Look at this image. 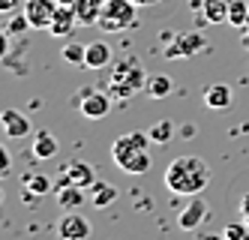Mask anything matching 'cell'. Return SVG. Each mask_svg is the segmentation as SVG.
<instances>
[{
  "label": "cell",
  "mask_w": 249,
  "mask_h": 240,
  "mask_svg": "<svg viewBox=\"0 0 249 240\" xmlns=\"http://www.w3.org/2000/svg\"><path fill=\"white\" fill-rule=\"evenodd\" d=\"M15 6H18V0H0V9L3 12H12Z\"/></svg>",
  "instance_id": "obj_28"
},
{
  "label": "cell",
  "mask_w": 249,
  "mask_h": 240,
  "mask_svg": "<svg viewBox=\"0 0 249 240\" xmlns=\"http://www.w3.org/2000/svg\"><path fill=\"white\" fill-rule=\"evenodd\" d=\"M171 87H174V81L168 75H150L147 78V96L150 99H165L171 93Z\"/></svg>",
  "instance_id": "obj_21"
},
{
  "label": "cell",
  "mask_w": 249,
  "mask_h": 240,
  "mask_svg": "<svg viewBox=\"0 0 249 240\" xmlns=\"http://www.w3.org/2000/svg\"><path fill=\"white\" fill-rule=\"evenodd\" d=\"M207 183H210V165L201 156H192V153L177 156V159L168 162V168H165V186L174 195L192 198V195H198Z\"/></svg>",
  "instance_id": "obj_1"
},
{
  "label": "cell",
  "mask_w": 249,
  "mask_h": 240,
  "mask_svg": "<svg viewBox=\"0 0 249 240\" xmlns=\"http://www.w3.org/2000/svg\"><path fill=\"white\" fill-rule=\"evenodd\" d=\"M147 78L150 75H144V66H141L132 54H126V57H120L114 63L111 81H108V93L111 96H132V93L147 87Z\"/></svg>",
  "instance_id": "obj_3"
},
{
  "label": "cell",
  "mask_w": 249,
  "mask_h": 240,
  "mask_svg": "<svg viewBox=\"0 0 249 240\" xmlns=\"http://www.w3.org/2000/svg\"><path fill=\"white\" fill-rule=\"evenodd\" d=\"M240 219L249 225V192H246V195H243V201H240Z\"/></svg>",
  "instance_id": "obj_27"
},
{
  "label": "cell",
  "mask_w": 249,
  "mask_h": 240,
  "mask_svg": "<svg viewBox=\"0 0 249 240\" xmlns=\"http://www.w3.org/2000/svg\"><path fill=\"white\" fill-rule=\"evenodd\" d=\"M3 132H6V138H24L30 132L27 114L15 111V108H6V111H3Z\"/></svg>",
  "instance_id": "obj_14"
},
{
  "label": "cell",
  "mask_w": 249,
  "mask_h": 240,
  "mask_svg": "<svg viewBox=\"0 0 249 240\" xmlns=\"http://www.w3.org/2000/svg\"><path fill=\"white\" fill-rule=\"evenodd\" d=\"M57 153V138L48 132V129H42V132L33 135V156L36 159H51Z\"/></svg>",
  "instance_id": "obj_19"
},
{
  "label": "cell",
  "mask_w": 249,
  "mask_h": 240,
  "mask_svg": "<svg viewBox=\"0 0 249 240\" xmlns=\"http://www.w3.org/2000/svg\"><path fill=\"white\" fill-rule=\"evenodd\" d=\"M135 3L132 0H102V15H99V30L105 33H120L135 24Z\"/></svg>",
  "instance_id": "obj_4"
},
{
  "label": "cell",
  "mask_w": 249,
  "mask_h": 240,
  "mask_svg": "<svg viewBox=\"0 0 249 240\" xmlns=\"http://www.w3.org/2000/svg\"><path fill=\"white\" fill-rule=\"evenodd\" d=\"M57 0H27L24 3V15H27V21L30 27H36V30H48L51 27V18H54L57 12Z\"/></svg>",
  "instance_id": "obj_6"
},
{
  "label": "cell",
  "mask_w": 249,
  "mask_h": 240,
  "mask_svg": "<svg viewBox=\"0 0 249 240\" xmlns=\"http://www.w3.org/2000/svg\"><path fill=\"white\" fill-rule=\"evenodd\" d=\"M210 216V207H207V201L201 195H192L189 198V204L180 210V216H177V225H180L183 231H192V228H198L204 225V219Z\"/></svg>",
  "instance_id": "obj_8"
},
{
  "label": "cell",
  "mask_w": 249,
  "mask_h": 240,
  "mask_svg": "<svg viewBox=\"0 0 249 240\" xmlns=\"http://www.w3.org/2000/svg\"><path fill=\"white\" fill-rule=\"evenodd\" d=\"M114 201H117V186H111V183H105V180H96L90 186V204L93 207H108Z\"/></svg>",
  "instance_id": "obj_18"
},
{
  "label": "cell",
  "mask_w": 249,
  "mask_h": 240,
  "mask_svg": "<svg viewBox=\"0 0 249 240\" xmlns=\"http://www.w3.org/2000/svg\"><path fill=\"white\" fill-rule=\"evenodd\" d=\"M195 240H225V234H198Z\"/></svg>",
  "instance_id": "obj_29"
},
{
  "label": "cell",
  "mask_w": 249,
  "mask_h": 240,
  "mask_svg": "<svg viewBox=\"0 0 249 240\" xmlns=\"http://www.w3.org/2000/svg\"><path fill=\"white\" fill-rule=\"evenodd\" d=\"M24 27H30V21H27V15H15L12 21H9V33H24Z\"/></svg>",
  "instance_id": "obj_26"
},
{
  "label": "cell",
  "mask_w": 249,
  "mask_h": 240,
  "mask_svg": "<svg viewBox=\"0 0 249 240\" xmlns=\"http://www.w3.org/2000/svg\"><path fill=\"white\" fill-rule=\"evenodd\" d=\"M108 63H111V45L108 42H90L87 45L84 69H105Z\"/></svg>",
  "instance_id": "obj_17"
},
{
  "label": "cell",
  "mask_w": 249,
  "mask_h": 240,
  "mask_svg": "<svg viewBox=\"0 0 249 240\" xmlns=\"http://www.w3.org/2000/svg\"><path fill=\"white\" fill-rule=\"evenodd\" d=\"M231 0H201V18L207 24H228Z\"/></svg>",
  "instance_id": "obj_16"
},
{
  "label": "cell",
  "mask_w": 249,
  "mask_h": 240,
  "mask_svg": "<svg viewBox=\"0 0 249 240\" xmlns=\"http://www.w3.org/2000/svg\"><path fill=\"white\" fill-rule=\"evenodd\" d=\"M207 42H204V36L201 33H180V36H174V42L171 48H165V57H189V54L195 51H201Z\"/></svg>",
  "instance_id": "obj_9"
},
{
  "label": "cell",
  "mask_w": 249,
  "mask_h": 240,
  "mask_svg": "<svg viewBox=\"0 0 249 240\" xmlns=\"http://www.w3.org/2000/svg\"><path fill=\"white\" fill-rule=\"evenodd\" d=\"M222 234H225V240H249V225L243 222H228L225 228H222Z\"/></svg>",
  "instance_id": "obj_25"
},
{
  "label": "cell",
  "mask_w": 249,
  "mask_h": 240,
  "mask_svg": "<svg viewBox=\"0 0 249 240\" xmlns=\"http://www.w3.org/2000/svg\"><path fill=\"white\" fill-rule=\"evenodd\" d=\"M147 135H150L153 144H168V138L174 135V123L171 120H159V123H153L147 129Z\"/></svg>",
  "instance_id": "obj_24"
},
{
  "label": "cell",
  "mask_w": 249,
  "mask_h": 240,
  "mask_svg": "<svg viewBox=\"0 0 249 240\" xmlns=\"http://www.w3.org/2000/svg\"><path fill=\"white\" fill-rule=\"evenodd\" d=\"M54 198H57V204L63 210H78L84 204V189L81 186H72V183H66V177L60 174L57 183H54Z\"/></svg>",
  "instance_id": "obj_10"
},
{
  "label": "cell",
  "mask_w": 249,
  "mask_h": 240,
  "mask_svg": "<svg viewBox=\"0 0 249 240\" xmlns=\"http://www.w3.org/2000/svg\"><path fill=\"white\" fill-rule=\"evenodd\" d=\"M60 57L66 63H72V66H84V60H87V45H81V42H66L60 48Z\"/></svg>",
  "instance_id": "obj_22"
},
{
  "label": "cell",
  "mask_w": 249,
  "mask_h": 240,
  "mask_svg": "<svg viewBox=\"0 0 249 240\" xmlns=\"http://www.w3.org/2000/svg\"><path fill=\"white\" fill-rule=\"evenodd\" d=\"M63 177H66V183H72V186L90 189L96 183V168L90 162H69V165H63Z\"/></svg>",
  "instance_id": "obj_11"
},
{
  "label": "cell",
  "mask_w": 249,
  "mask_h": 240,
  "mask_svg": "<svg viewBox=\"0 0 249 240\" xmlns=\"http://www.w3.org/2000/svg\"><path fill=\"white\" fill-rule=\"evenodd\" d=\"M240 42H243V48H249V27H243V36H240Z\"/></svg>",
  "instance_id": "obj_31"
},
{
  "label": "cell",
  "mask_w": 249,
  "mask_h": 240,
  "mask_svg": "<svg viewBox=\"0 0 249 240\" xmlns=\"http://www.w3.org/2000/svg\"><path fill=\"white\" fill-rule=\"evenodd\" d=\"M57 3H63V6H75V0H57Z\"/></svg>",
  "instance_id": "obj_33"
},
{
  "label": "cell",
  "mask_w": 249,
  "mask_h": 240,
  "mask_svg": "<svg viewBox=\"0 0 249 240\" xmlns=\"http://www.w3.org/2000/svg\"><path fill=\"white\" fill-rule=\"evenodd\" d=\"M231 102H234V93H231L228 84H222V81L207 84V90H204V105L207 108H213V111H225Z\"/></svg>",
  "instance_id": "obj_13"
},
{
  "label": "cell",
  "mask_w": 249,
  "mask_h": 240,
  "mask_svg": "<svg viewBox=\"0 0 249 240\" xmlns=\"http://www.w3.org/2000/svg\"><path fill=\"white\" fill-rule=\"evenodd\" d=\"M246 18H249V3H246V0H231V6H228V24L231 27H246Z\"/></svg>",
  "instance_id": "obj_23"
},
{
  "label": "cell",
  "mask_w": 249,
  "mask_h": 240,
  "mask_svg": "<svg viewBox=\"0 0 249 240\" xmlns=\"http://www.w3.org/2000/svg\"><path fill=\"white\" fill-rule=\"evenodd\" d=\"M78 27H96L102 15V0H75Z\"/></svg>",
  "instance_id": "obj_15"
},
{
  "label": "cell",
  "mask_w": 249,
  "mask_h": 240,
  "mask_svg": "<svg viewBox=\"0 0 249 240\" xmlns=\"http://www.w3.org/2000/svg\"><path fill=\"white\" fill-rule=\"evenodd\" d=\"M78 27V15H75V6H57L54 18H51V27L48 33L51 36H60V39H66V36H72V30Z\"/></svg>",
  "instance_id": "obj_12"
},
{
  "label": "cell",
  "mask_w": 249,
  "mask_h": 240,
  "mask_svg": "<svg viewBox=\"0 0 249 240\" xmlns=\"http://www.w3.org/2000/svg\"><path fill=\"white\" fill-rule=\"evenodd\" d=\"M147 141H150L147 132H126V135H120L111 144L114 165L123 168L126 174H147L150 165H153V159L147 153Z\"/></svg>",
  "instance_id": "obj_2"
},
{
  "label": "cell",
  "mask_w": 249,
  "mask_h": 240,
  "mask_svg": "<svg viewBox=\"0 0 249 240\" xmlns=\"http://www.w3.org/2000/svg\"><path fill=\"white\" fill-rule=\"evenodd\" d=\"M21 186H24V192H30V195H48L51 189H54V183H51L45 174H27V177L21 180Z\"/></svg>",
  "instance_id": "obj_20"
},
{
  "label": "cell",
  "mask_w": 249,
  "mask_h": 240,
  "mask_svg": "<svg viewBox=\"0 0 249 240\" xmlns=\"http://www.w3.org/2000/svg\"><path fill=\"white\" fill-rule=\"evenodd\" d=\"M246 27H249V18H246Z\"/></svg>",
  "instance_id": "obj_34"
},
{
  "label": "cell",
  "mask_w": 249,
  "mask_h": 240,
  "mask_svg": "<svg viewBox=\"0 0 249 240\" xmlns=\"http://www.w3.org/2000/svg\"><path fill=\"white\" fill-rule=\"evenodd\" d=\"M78 111L87 117V120H99L111 111V93L105 90H96V87H81L78 90Z\"/></svg>",
  "instance_id": "obj_5"
},
{
  "label": "cell",
  "mask_w": 249,
  "mask_h": 240,
  "mask_svg": "<svg viewBox=\"0 0 249 240\" xmlns=\"http://www.w3.org/2000/svg\"><path fill=\"white\" fill-rule=\"evenodd\" d=\"M135 6H156V3H162V0H132Z\"/></svg>",
  "instance_id": "obj_30"
},
{
  "label": "cell",
  "mask_w": 249,
  "mask_h": 240,
  "mask_svg": "<svg viewBox=\"0 0 249 240\" xmlns=\"http://www.w3.org/2000/svg\"><path fill=\"white\" fill-rule=\"evenodd\" d=\"M57 234L60 240H87L90 237V222L78 210H66V216H60L57 222Z\"/></svg>",
  "instance_id": "obj_7"
},
{
  "label": "cell",
  "mask_w": 249,
  "mask_h": 240,
  "mask_svg": "<svg viewBox=\"0 0 249 240\" xmlns=\"http://www.w3.org/2000/svg\"><path fill=\"white\" fill-rule=\"evenodd\" d=\"M0 162H3V168H9V153L6 150H0Z\"/></svg>",
  "instance_id": "obj_32"
}]
</instances>
